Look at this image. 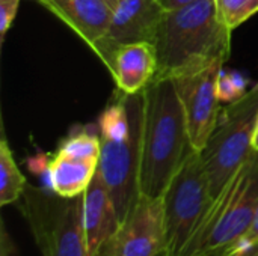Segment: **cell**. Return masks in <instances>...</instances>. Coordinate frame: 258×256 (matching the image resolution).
Masks as SVG:
<instances>
[{"mask_svg":"<svg viewBox=\"0 0 258 256\" xmlns=\"http://www.w3.org/2000/svg\"><path fill=\"white\" fill-rule=\"evenodd\" d=\"M231 32L218 0H197L166 11L151 42L157 57L154 78H177L215 63L225 65Z\"/></svg>","mask_w":258,"mask_h":256,"instance_id":"cell-1","label":"cell"},{"mask_svg":"<svg viewBox=\"0 0 258 256\" xmlns=\"http://www.w3.org/2000/svg\"><path fill=\"white\" fill-rule=\"evenodd\" d=\"M192 151L186 115L172 78H154L144 89L141 195L162 198Z\"/></svg>","mask_w":258,"mask_h":256,"instance_id":"cell-2","label":"cell"},{"mask_svg":"<svg viewBox=\"0 0 258 256\" xmlns=\"http://www.w3.org/2000/svg\"><path fill=\"white\" fill-rule=\"evenodd\" d=\"M258 205V151L213 198L180 256H225L248 232Z\"/></svg>","mask_w":258,"mask_h":256,"instance_id":"cell-3","label":"cell"},{"mask_svg":"<svg viewBox=\"0 0 258 256\" xmlns=\"http://www.w3.org/2000/svg\"><path fill=\"white\" fill-rule=\"evenodd\" d=\"M23 214L42 256H91L83 226V195L62 198L45 187L26 186Z\"/></svg>","mask_w":258,"mask_h":256,"instance_id":"cell-4","label":"cell"},{"mask_svg":"<svg viewBox=\"0 0 258 256\" xmlns=\"http://www.w3.org/2000/svg\"><path fill=\"white\" fill-rule=\"evenodd\" d=\"M258 118V80L248 92L221 109L218 124L200 152L215 198L251 155Z\"/></svg>","mask_w":258,"mask_h":256,"instance_id":"cell-5","label":"cell"},{"mask_svg":"<svg viewBox=\"0 0 258 256\" xmlns=\"http://www.w3.org/2000/svg\"><path fill=\"white\" fill-rule=\"evenodd\" d=\"M213 201L201 154L192 149L163 193V256H180Z\"/></svg>","mask_w":258,"mask_h":256,"instance_id":"cell-6","label":"cell"},{"mask_svg":"<svg viewBox=\"0 0 258 256\" xmlns=\"http://www.w3.org/2000/svg\"><path fill=\"white\" fill-rule=\"evenodd\" d=\"M127 95L132 130L125 139H101L98 174L103 178L119 222L122 223L138 204L141 195L139 174L144 130V91Z\"/></svg>","mask_w":258,"mask_h":256,"instance_id":"cell-7","label":"cell"},{"mask_svg":"<svg viewBox=\"0 0 258 256\" xmlns=\"http://www.w3.org/2000/svg\"><path fill=\"white\" fill-rule=\"evenodd\" d=\"M222 69V63H215L197 72L172 78L184 109L192 149L198 152L204 149L218 124L221 112L218 78Z\"/></svg>","mask_w":258,"mask_h":256,"instance_id":"cell-8","label":"cell"},{"mask_svg":"<svg viewBox=\"0 0 258 256\" xmlns=\"http://www.w3.org/2000/svg\"><path fill=\"white\" fill-rule=\"evenodd\" d=\"M165 12L159 0H119L113 6L107 33L91 50L107 68L119 47L153 42Z\"/></svg>","mask_w":258,"mask_h":256,"instance_id":"cell-9","label":"cell"},{"mask_svg":"<svg viewBox=\"0 0 258 256\" xmlns=\"http://www.w3.org/2000/svg\"><path fill=\"white\" fill-rule=\"evenodd\" d=\"M163 244V196H141L100 256H159Z\"/></svg>","mask_w":258,"mask_h":256,"instance_id":"cell-10","label":"cell"},{"mask_svg":"<svg viewBox=\"0 0 258 256\" xmlns=\"http://www.w3.org/2000/svg\"><path fill=\"white\" fill-rule=\"evenodd\" d=\"M83 226L91 256H100L121 226L112 196L98 170L83 193Z\"/></svg>","mask_w":258,"mask_h":256,"instance_id":"cell-11","label":"cell"},{"mask_svg":"<svg viewBox=\"0 0 258 256\" xmlns=\"http://www.w3.org/2000/svg\"><path fill=\"white\" fill-rule=\"evenodd\" d=\"M65 23L89 48L107 33L113 6L107 0H36Z\"/></svg>","mask_w":258,"mask_h":256,"instance_id":"cell-12","label":"cell"},{"mask_svg":"<svg viewBox=\"0 0 258 256\" xmlns=\"http://www.w3.org/2000/svg\"><path fill=\"white\" fill-rule=\"evenodd\" d=\"M116 89L122 94L142 92L156 77L157 57L151 42L127 44L116 50L109 66Z\"/></svg>","mask_w":258,"mask_h":256,"instance_id":"cell-13","label":"cell"},{"mask_svg":"<svg viewBox=\"0 0 258 256\" xmlns=\"http://www.w3.org/2000/svg\"><path fill=\"white\" fill-rule=\"evenodd\" d=\"M98 170L97 160H82L54 154L48 164L50 190L62 198L82 196Z\"/></svg>","mask_w":258,"mask_h":256,"instance_id":"cell-14","label":"cell"},{"mask_svg":"<svg viewBox=\"0 0 258 256\" xmlns=\"http://www.w3.org/2000/svg\"><path fill=\"white\" fill-rule=\"evenodd\" d=\"M26 186H27L26 177L18 169L6 137L2 136V140H0V205L5 207V205L17 202L23 196Z\"/></svg>","mask_w":258,"mask_h":256,"instance_id":"cell-15","label":"cell"},{"mask_svg":"<svg viewBox=\"0 0 258 256\" xmlns=\"http://www.w3.org/2000/svg\"><path fill=\"white\" fill-rule=\"evenodd\" d=\"M56 154L82 158V160H97L100 161L101 154V139L98 130L80 128L71 131L57 146Z\"/></svg>","mask_w":258,"mask_h":256,"instance_id":"cell-16","label":"cell"},{"mask_svg":"<svg viewBox=\"0 0 258 256\" xmlns=\"http://www.w3.org/2000/svg\"><path fill=\"white\" fill-rule=\"evenodd\" d=\"M225 24L234 30L258 12V0H218Z\"/></svg>","mask_w":258,"mask_h":256,"instance_id":"cell-17","label":"cell"},{"mask_svg":"<svg viewBox=\"0 0 258 256\" xmlns=\"http://www.w3.org/2000/svg\"><path fill=\"white\" fill-rule=\"evenodd\" d=\"M248 81L245 77L236 71H225L222 69L218 78V97L221 101L230 104L239 98H242L248 89Z\"/></svg>","mask_w":258,"mask_h":256,"instance_id":"cell-18","label":"cell"},{"mask_svg":"<svg viewBox=\"0 0 258 256\" xmlns=\"http://www.w3.org/2000/svg\"><path fill=\"white\" fill-rule=\"evenodd\" d=\"M20 0H0V39L2 42L6 38L8 30L11 29L17 12H18Z\"/></svg>","mask_w":258,"mask_h":256,"instance_id":"cell-19","label":"cell"},{"mask_svg":"<svg viewBox=\"0 0 258 256\" xmlns=\"http://www.w3.org/2000/svg\"><path fill=\"white\" fill-rule=\"evenodd\" d=\"M225 256H258V238L257 240L240 238Z\"/></svg>","mask_w":258,"mask_h":256,"instance_id":"cell-20","label":"cell"},{"mask_svg":"<svg viewBox=\"0 0 258 256\" xmlns=\"http://www.w3.org/2000/svg\"><path fill=\"white\" fill-rule=\"evenodd\" d=\"M159 2L166 11H172V9H178V8H183L186 5H190L197 0H159Z\"/></svg>","mask_w":258,"mask_h":256,"instance_id":"cell-21","label":"cell"},{"mask_svg":"<svg viewBox=\"0 0 258 256\" xmlns=\"http://www.w3.org/2000/svg\"><path fill=\"white\" fill-rule=\"evenodd\" d=\"M242 238H246V240H257L258 238V205L257 210H255L254 220H252V225H251V228L248 229V232Z\"/></svg>","mask_w":258,"mask_h":256,"instance_id":"cell-22","label":"cell"},{"mask_svg":"<svg viewBox=\"0 0 258 256\" xmlns=\"http://www.w3.org/2000/svg\"><path fill=\"white\" fill-rule=\"evenodd\" d=\"M252 149L258 151V118H257V125H255V133H254V139H252Z\"/></svg>","mask_w":258,"mask_h":256,"instance_id":"cell-23","label":"cell"},{"mask_svg":"<svg viewBox=\"0 0 258 256\" xmlns=\"http://www.w3.org/2000/svg\"><path fill=\"white\" fill-rule=\"evenodd\" d=\"M107 2H109V3H110L112 6H115V5H116V3H118L119 0H107Z\"/></svg>","mask_w":258,"mask_h":256,"instance_id":"cell-24","label":"cell"},{"mask_svg":"<svg viewBox=\"0 0 258 256\" xmlns=\"http://www.w3.org/2000/svg\"><path fill=\"white\" fill-rule=\"evenodd\" d=\"M159 256H163V255H162V253H160V255H159Z\"/></svg>","mask_w":258,"mask_h":256,"instance_id":"cell-25","label":"cell"}]
</instances>
